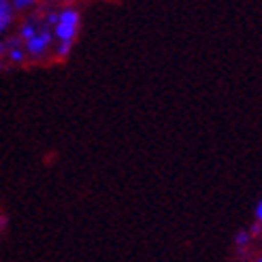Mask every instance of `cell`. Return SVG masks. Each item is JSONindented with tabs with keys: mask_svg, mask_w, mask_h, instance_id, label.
Listing matches in <instances>:
<instances>
[{
	"mask_svg": "<svg viewBox=\"0 0 262 262\" xmlns=\"http://www.w3.org/2000/svg\"><path fill=\"white\" fill-rule=\"evenodd\" d=\"M9 3L13 5V9H15L17 13H24V11H30V9H34L38 0H9Z\"/></svg>",
	"mask_w": 262,
	"mask_h": 262,
	"instance_id": "cell-5",
	"label": "cell"
},
{
	"mask_svg": "<svg viewBox=\"0 0 262 262\" xmlns=\"http://www.w3.org/2000/svg\"><path fill=\"white\" fill-rule=\"evenodd\" d=\"M81 15L75 7H64L56 11V17L51 21V34H54V43H75L77 34H79Z\"/></svg>",
	"mask_w": 262,
	"mask_h": 262,
	"instance_id": "cell-1",
	"label": "cell"
},
{
	"mask_svg": "<svg viewBox=\"0 0 262 262\" xmlns=\"http://www.w3.org/2000/svg\"><path fill=\"white\" fill-rule=\"evenodd\" d=\"M260 262H262V258H260Z\"/></svg>",
	"mask_w": 262,
	"mask_h": 262,
	"instance_id": "cell-12",
	"label": "cell"
},
{
	"mask_svg": "<svg viewBox=\"0 0 262 262\" xmlns=\"http://www.w3.org/2000/svg\"><path fill=\"white\" fill-rule=\"evenodd\" d=\"M62 3H69V0H62Z\"/></svg>",
	"mask_w": 262,
	"mask_h": 262,
	"instance_id": "cell-11",
	"label": "cell"
},
{
	"mask_svg": "<svg viewBox=\"0 0 262 262\" xmlns=\"http://www.w3.org/2000/svg\"><path fill=\"white\" fill-rule=\"evenodd\" d=\"M3 228H5V222H3V217H0V234H3Z\"/></svg>",
	"mask_w": 262,
	"mask_h": 262,
	"instance_id": "cell-10",
	"label": "cell"
},
{
	"mask_svg": "<svg viewBox=\"0 0 262 262\" xmlns=\"http://www.w3.org/2000/svg\"><path fill=\"white\" fill-rule=\"evenodd\" d=\"M256 222L262 224V201H258V205H256Z\"/></svg>",
	"mask_w": 262,
	"mask_h": 262,
	"instance_id": "cell-8",
	"label": "cell"
},
{
	"mask_svg": "<svg viewBox=\"0 0 262 262\" xmlns=\"http://www.w3.org/2000/svg\"><path fill=\"white\" fill-rule=\"evenodd\" d=\"M24 49H26V56L32 62H41L47 56H51L54 51V34H51V28L43 21L41 28H38L32 36H28L26 41H21Z\"/></svg>",
	"mask_w": 262,
	"mask_h": 262,
	"instance_id": "cell-2",
	"label": "cell"
},
{
	"mask_svg": "<svg viewBox=\"0 0 262 262\" xmlns=\"http://www.w3.org/2000/svg\"><path fill=\"white\" fill-rule=\"evenodd\" d=\"M9 64H13V67H19V64L24 62H28V56H26V49L21 45V41L15 36V38H11V41H7L5 45V56H3Z\"/></svg>",
	"mask_w": 262,
	"mask_h": 262,
	"instance_id": "cell-3",
	"label": "cell"
},
{
	"mask_svg": "<svg viewBox=\"0 0 262 262\" xmlns=\"http://www.w3.org/2000/svg\"><path fill=\"white\" fill-rule=\"evenodd\" d=\"M5 45H7V41L0 36V60H3V56H5Z\"/></svg>",
	"mask_w": 262,
	"mask_h": 262,
	"instance_id": "cell-9",
	"label": "cell"
},
{
	"mask_svg": "<svg viewBox=\"0 0 262 262\" xmlns=\"http://www.w3.org/2000/svg\"><path fill=\"white\" fill-rule=\"evenodd\" d=\"M15 9L9 0H0V36H7L9 30L13 28V24H15Z\"/></svg>",
	"mask_w": 262,
	"mask_h": 262,
	"instance_id": "cell-4",
	"label": "cell"
},
{
	"mask_svg": "<svg viewBox=\"0 0 262 262\" xmlns=\"http://www.w3.org/2000/svg\"><path fill=\"white\" fill-rule=\"evenodd\" d=\"M250 241H252V234L247 232V230H239L237 237H234V243H237V247H245Z\"/></svg>",
	"mask_w": 262,
	"mask_h": 262,
	"instance_id": "cell-6",
	"label": "cell"
},
{
	"mask_svg": "<svg viewBox=\"0 0 262 262\" xmlns=\"http://www.w3.org/2000/svg\"><path fill=\"white\" fill-rule=\"evenodd\" d=\"M262 232V224H260V222H256V224L252 226V230H250V234H252V237H256V234H260Z\"/></svg>",
	"mask_w": 262,
	"mask_h": 262,
	"instance_id": "cell-7",
	"label": "cell"
}]
</instances>
